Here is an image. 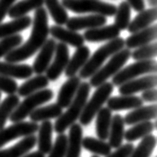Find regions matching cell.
Returning <instances> with one entry per match:
<instances>
[{
  "label": "cell",
  "mask_w": 157,
  "mask_h": 157,
  "mask_svg": "<svg viewBox=\"0 0 157 157\" xmlns=\"http://www.w3.org/2000/svg\"><path fill=\"white\" fill-rule=\"evenodd\" d=\"M49 34L48 15L46 9L43 7L36 9L32 20V31L28 40L18 47L14 48L4 56L5 61L8 62H21L28 59L42 47L47 40Z\"/></svg>",
  "instance_id": "obj_1"
},
{
  "label": "cell",
  "mask_w": 157,
  "mask_h": 157,
  "mask_svg": "<svg viewBox=\"0 0 157 157\" xmlns=\"http://www.w3.org/2000/svg\"><path fill=\"white\" fill-rule=\"evenodd\" d=\"M91 86L88 82H81L77 89L73 100L71 101L69 106L67 107V110L64 113L56 118V122L53 126V130H55L56 133H64V131L70 125L75 123V121L78 119L80 114L87 102L88 96H89Z\"/></svg>",
  "instance_id": "obj_2"
},
{
  "label": "cell",
  "mask_w": 157,
  "mask_h": 157,
  "mask_svg": "<svg viewBox=\"0 0 157 157\" xmlns=\"http://www.w3.org/2000/svg\"><path fill=\"white\" fill-rule=\"evenodd\" d=\"M124 39L119 36L100 46L94 52L92 56L88 58L86 63L84 64V66L80 69V71L78 72L79 77L81 79L90 78L102 66L104 61L108 57H111L113 54H115L116 52L121 50L122 48H124Z\"/></svg>",
  "instance_id": "obj_3"
},
{
  "label": "cell",
  "mask_w": 157,
  "mask_h": 157,
  "mask_svg": "<svg viewBox=\"0 0 157 157\" xmlns=\"http://www.w3.org/2000/svg\"><path fill=\"white\" fill-rule=\"evenodd\" d=\"M114 85L111 82L105 81L101 85L96 87V90L93 93L92 97L89 101L85 103V106L79 116V122L83 126H87L91 123L93 118L100 110L103 105L105 104L107 99L110 97L111 93L113 92Z\"/></svg>",
  "instance_id": "obj_4"
},
{
  "label": "cell",
  "mask_w": 157,
  "mask_h": 157,
  "mask_svg": "<svg viewBox=\"0 0 157 157\" xmlns=\"http://www.w3.org/2000/svg\"><path fill=\"white\" fill-rule=\"evenodd\" d=\"M130 57H131V51L128 48H122L121 50L113 54L108 62L101 66L90 77V86L97 87L107 81L123 67V65H125Z\"/></svg>",
  "instance_id": "obj_5"
},
{
  "label": "cell",
  "mask_w": 157,
  "mask_h": 157,
  "mask_svg": "<svg viewBox=\"0 0 157 157\" xmlns=\"http://www.w3.org/2000/svg\"><path fill=\"white\" fill-rule=\"evenodd\" d=\"M53 98V91L51 89H41L37 92L26 96L22 102H19L16 108L11 113L9 117L10 121L13 123L19 121H23L26 117L29 116V114L32 112L37 107L44 104L48 101H50Z\"/></svg>",
  "instance_id": "obj_6"
},
{
  "label": "cell",
  "mask_w": 157,
  "mask_h": 157,
  "mask_svg": "<svg viewBox=\"0 0 157 157\" xmlns=\"http://www.w3.org/2000/svg\"><path fill=\"white\" fill-rule=\"evenodd\" d=\"M61 4L75 13H94L105 17L114 16L117 9L114 4L100 0H63Z\"/></svg>",
  "instance_id": "obj_7"
},
{
  "label": "cell",
  "mask_w": 157,
  "mask_h": 157,
  "mask_svg": "<svg viewBox=\"0 0 157 157\" xmlns=\"http://www.w3.org/2000/svg\"><path fill=\"white\" fill-rule=\"evenodd\" d=\"M157 71V62L153 59L138 60L128 66L122 67L115 75L112 76V84L114 86H120L121 84L129 80L139 77L144 74H154Z\"/></svg>",
  "instance_id": "obj_8"
},
{
  "label": "cell",
  "mask_w": 157,
  "mask_h": 157,
  "mask_svg": "<svg viewBox=\"0 0 157 157\" xmlns=\"http://www.w3.org/2000/svg\"><path fill=\"white\" fill-rule=\"evenodd\" d=\"M38 127L39 125L37 124V122L19 121L6 128H2L0 130V148L19 137H25L31 134H35Z\"/></svg>",
  "instance_id": "obj_9"
},
{
  "label": "cell",
  "mask_w": 157,
  "mask_h": 157,
  "mask_svg": "<svg viewBox=\"0 0 157 157\" xmlns=\"http://www.w3.org/2000/svg\"><path fill=\"white\" fill-rule=\"evenodd\" d=\"M54 60L51 64H49L46 72V77L49 81H55L60 75L63 73L66 68L68 61H69V49L67 44L59 42L56 43V48L54 52Z\"/></svg>",
  "instance_id": "obj_10"
},
{
  "label": "cell",
  "mask_w": 157,
  "mask_h": 157,
  "mask_svg": "<svg viewBox=\"0 0 157 157\" xmlns=\"http://www.w3.org/2000/svg\"><path fill=\"white\" fill-rule=\"evenodd\" d=\"M157 84V76L156 73L149 74L142 77H136L134 79L121 84L119 87V93L121 95H132L140 91H144L149 88L156 87Z\"/></svg>",
  "instance_id": "obj_11"
},
{
  "label": "cell",
  "mask_w": 157,
  "mask_h": 157,
  "mask_svg": "<svg viewBox=\"0 0 157 157\" xmlns=\"http://www.w3.org/2000/svg\"><path fill=\"white\" fill-rule=\"evenodd\" d=\"M107 22V17L99 14H92L87 15V16H75L68 18L65 25L68 29L73 30V31H78V30L83 29H91L99 26L105 25Z\"/></svg>",
  "instance_id": "obj_12"
},
{
  "label": "cell",
  "mask_w": 157,
  "mask_h": 157,
  "mask_svg": "<svg viewBox=\"0 0 157 157\" xmlns=\"http://www.w3.org/2000/svg\"><path fill=\"white\" fill-rule=\"evenodd\" d=\"M55 48L56 42L53 38L45 41V43L39 49V54L37 55L36 59L33 62L32 69L34 73L42 74L47 70L49 64H50L53 56H54Z\"/></svg>",
  "instance_id": "obj_13"
},
{
  "label": "cell",
  "mask_w": 157,
  "mask_h": 157,
  "mask_svg": "<svg viewBox=\"0 0 157 157\" xmlns=\"http://www.w3.org/2000/svg\"><path fill=\"white\" fill-rule=\"evenodd\" d=\"M120 30L115 25H103L99 27L87 29L84 33V40L87 42H103L110 41L119 36Z\"/></svg>",
  "instance_id": "obj_14"
},
{
  "label": "cell",
  "mask_w": 157,
  "mask_h": 157,
  "mask_svg": "<svg viewBox=\"0 0 157 157\" xmlns=\"http://www.w3.org/2000/svg\"><path fill=\"white\" fill-rule=\"evenodd\" d=\"M157 38V25L151 24L148 27L132 33L127 39L124 40L126 47L128 49H135L142 45L151 43Z\"/></svg>",
  "instance_id": "obj_15"
},
{
  "label": "cell",
  "mask_w": 157,
  "mask_h": 157,
  "mask_svg": "<svg viewBox=\"0 0 157 157\" xmlns=\"http://www.w3.org/2000/svg\"><path fill=\"white\" fill-rule=\"evenodd\" d=\"M49 34H51L53 38L59 40L62 43L71 45L73 47H79L84 44V37L80 33L70 29H65L60 25H52L49 27Z\"/></svg>",
  "instance_id": "obj_16"
},
{
  "label": "cell",
  "mask_w": 157,
  "mask_h": 157,
  "mask_svg": "<svg viewBox=\"0 0 157 157\" xmlns=\"http://www.w3.org/2000/svg\"><path fill=\"white\" fill-rule=\"evenodd\" d=\"M81 83V78L79 76H71L68 77V80L63 85L61 86L58 96H57V104H58L61 108H67L71 101L73 100L77 89Z\"/></svg>",
  "instance_id": "obj_17"
},
{
  "label": "cell",
  "mask_w": 157,
  "mask_h": 157,
  "mask_svg": "<svg viewBox=\"0 0 157 157\" xmlns=\"http://www.w3.org/2000/svg\"><path fill=\"white\" fill-rule=\"evenodd\" d=\"M34 73L32 66L29 64H19L18 62H1L0 61V74L15 79H28Z\"/></svg>",
  "instance_id": "obj_18"
},
{
  "label": "cell",
  "mask_w": 157,
  "mask_h": 157,
  "mask_svg": "<svg viewBox=\"0 0 157 157\" xmlns=\"http://www.w3.org/2000/svg\"><path fill=\"white\" fill-rule=\"evenodd\" d=\"M107 107L111 111H121L127 109H134L143 105V100L136 95H120L107 99Z\"/></svg>",
  "instance_id": "obj_19"
},
{
  "label": "cell",
  "mask_w": 157,
  "mask_h": 157,
  "mask_svg": "<svg viewBox=\"0 0 157 157\" xmlns=\"http://www.w3.org/2000/svg\"><path fill=\"white\" fill-rule=\"evenodd\" d=\"M90 57V48L85 45L77 47L73 56L69 58L68 64L64 70V73L67 77H71L78 73L80 69L84 66L86 61Z\"/></svg>",
  "instance_id": "obj_20"
},
{
  "label": "cell",
  "mask_w": 157,
  "mask_h": 157,
  "mask_svg": "<svg viewBox=\"0 0 157 157\" xmlns=\"http://www.w3.org/2000/svg\"><path fill=\"white\" fill-rule=\"evenodd\" d=\"M83 130L81 124L70 125L69 135L67 136V150L65 157H80L82 148Z\"/></svg>",
  "instance_id": "obj_21"
},
{
  "label": "cell",
  "mask_w": 157,
  "mask_h": 157,
  "mask_svg": "<svg viewBox=\"0 0 157 157\" xmlns=\"http://www.w3.org/2000/svg\"><path fill=\"white\" fill-rule=\"evenodd\" d=\"M157 116V106L156 104L143 106L141 105L137 108H134V110L130 111L125 115L124 123L127 125H134L136 123L142 121H148L155 119Z\"/></svg>",
  "instance_id": "obj_22"
},
{
  "label": "cell",
  "mask_w": 157,
  "mask_h": 157,
  "mask_svg": "<svg viewBox=\"0 0 157 157\" xmlns=\"http://www.w3.org/2000/svg\"><path fill=\"white\" fill-rule=\"evenodd\" d=\"M157 18V8L151 7L149 9H144L138 12L135 18L129 22L127 30L130 33H135L139 30L148 27L155 22Z\"/></svg>",
  "instance_id": "obj_23"
},
{
  "label": "cell",
  "mask_w": 157,
  "mask_h": 157,
  "mask_svg": "<svg viewBox=\"0 0 157 157\" xmlns=\"http://www.w3.org/2000/svg\"><path fill=\"white\" fill-rule=\"evenodd\" d=\"M32 24V19L28 15L14 18V20L6 23H0V39L18 34L27 29Z\"/></svg>",
  "instance_id": "obj_24"
},
{
  "label": "cell",
  "mask_w": 157,
  "mask_h": 157,
  "mask_svg": "<svg viewBox=\"0 0 157 157\" xmlns=\"http://www.w3.org/2000/svg\"><path fill=\"white\" fill-rule=\"evenodd\" d=\"M36 143L37 137L34 134L25 136L14 146L0 150V157H21L31 150Z\"/></svg>",
  "instance_id": "obj_25"
},
{
  "label": "cell",
  "mask_w": 157,
  "mask_h": 157,
  "mask_svg": "<svg viewBox=\"0 0 157 157\" xmlns=\"http://www.w3.org/2000/svg\"><path fill=\"white\" fill-rule=\"evenodd\" d=\"M48 84H49V80L46 77V75L37 74V76H35V77H30L27 81H25L23 84H21L17 88L18 96L26 97L34 92H37V91L46 88L48 86Z\"/></svg>",
  "instance_id": "obj_26"
},
{
  "label": "cell",
  "mask_w": 157,
  "mask_h": 157,
  "mask_svg": "<svg viewBox=\"0 0 157 157\" xmlns=\"http://www.w3.org/2000/svg\"><path fill=\"white\" fill-rule=\"evenodd\" d=\"M124 119L119 114H115L112 116L109 129V145L111 148H118L122 145V141L124 139Z\"/></svg>",
  "instance_id": "obj_27"
},
{
  "label": "cell",
  "mask_w": 157,
  "mask_h": 157,
  "mask_svg": "<svg viewBox=\"0 0 157 157\" xmlns=\"http://www.w3.org/2000/svg\"><path fill=\"white\" fill-rule=\"evenodd\" d=\"M37 144L38 150L43 154H47L52 147V132L53 124L49 120L42 121L41 125L38 127Z\"/></svg>",
  "instance_id": "obj_28"
},
{
  "label": "cell",
  "mask_w": 157,
  "mask_h": 157,
  "mask_svg": "<svg viewBox=\"0 0 157 157\" xmlns=\"http://www.w3.org/2000/svg\"><path fill=\"white\" fill-rule=\"evenodd\" d=\"M62 113V108L57 103H53V104H49L47 106L37 107L36 109H34L29 114V117L30 120L33 122H39L50 119H56Z\"/></svg>",
  "instance_id": "obj_29"
},
{
  "label": "cell",
  "mask_w": 157,
  "mask_h": 157,
  "mask_svg": "<svg viewBox=\"0 0 157 157\" xmlns=\"http://www.w3.org/2000/svg\"><path fill=\"white\" fill-rule=\"evenodd\" d=\"M44 4V0H20L15 2L8 11V16L10 18H18L24 16L30 11L40 8Z\"/></svg>",
  "instance_id": "obj_30"
},
{
  "label": "cell",
  "mask_w": 157,
  "mask_h": 157,
  "mask_svg": "<svg viewBox=\"0 0 157 157\" xmlns=\"http://www.w3.org/2000/svg\"><path fill=\"white\" fill-rule=\"evenodd\" d=\"M156 129V122L142 121L139 123L134 124L131 128H129L127 131H124V138L128 142H133L137 139L143 138L148 134H150L153 130Z\"/></svg>",
  "instance_id": "obj_31"
},
{
  "label": "cell",
  "mask_w": 157,
  "mask_h": 157,
  "mask_svg": "<svg viewBox=\"0 0 157 157\" xmlns=\"http://www.w3.org/2000/svg\"><path fill=\"white\" fill-rule=\"evenodd\" d=\"M95 116H96V134L98 138L101 140L108 139L111 119H112L111 110L108 107H102Z\"/></svg>",
  "instance_id": "obj_32"
},
{
  "label": "cell",
  "mask_w": 157,
  "mask_h": 157,
  "mask_svg": "<svg viewBox=\"0 0 157 157\" xmlns=\"http://www.w3.org/2000/svg\"><path fill=\"white\" fill-rule=\"evenodd\" d=\"M44 3L56 25H65L69 16L65 7L61 4L59 0H44Z\"/></svg>",
  "instance_id": "obj_33"
},
{
  "label": "cell",
  "mask_w": 157,
  "mask_h": 157,
  "mask_svg": "<svg viewBox=\"0 0 157 157\" xmlns=\"http://www.w3.org/2000/svg\"><path fill=\"white\" fill-rule=\"evenodd\" d=\"M82 147L89 152L95 153L96 155L106 156L111 152V146L108 142H105V140H101L99 138L97 139L90 136L82 138Z\"/></svg>",
  "instance_id": "obj_34"
},
{
  "label": "cell",
  "mask_w": 157,
  "mask_h": 157,
  "mask_svg": "<svg viewBox=\"0 0 157 157\" xmlns=\"http://www.w3.org/2000/svg\"><path fill=\"white\" fill-rule=\"evenodd\" d=\"M19 96L16 94H9L4 100L0 103V130L4 128L7 120L9 119L11 113L19 104Z\"/></svg>",
  "instance_id": "obj_35"
},
{
  "label": "cell",
  "mask_w": 157,
  "mask_h": 157,
  "mask_svg": "<svg viewBox=\"0 0 157 157\" xmlns=\"http://www.w3.org/2000/svg\"><path fill=\"white\" fill-rule=\"evenodd\" d=\"M115 17H114V25L121 30H126L129 25V22L131 21V7L127 3V1L120 2L119 6L117 7Z\"/></svg>",
  "instance_id": "obj_36"
},
{
  "label": "cell",
  "mask_w": 157,
  "mask_h": 157,
  "mask_svg": "<svg viewBox=\"0 0 157 157\" xmlns=\"http://www.w3.org/2000/svg\"><path fill=\"white\" fill-rule=\"evenodd\" d=\"M156 146V137L148 134L143 137L138 146L133 149L131 155L129 157H150L153 150Z\"/></svg>",
  "instance_id": "obj_37"
},
{
  "label": "cell",
  "mask_w": 157,
  "mask_h": 157,
  "mask_svg": "<svg viewBox=\"0 0 157 157\" xmlns=\"http://www.w3.org/2000/svg\"><path fill=\"white\" fill-rule=\"evenodd\" d=\"M157 54V44L156 42L142 45L140 47H137L131 52V58L135 61L138 60H149L156 57Z\"/></svg>",
  "instance_id": "obj_38"
},
{
  "label": "cell",
  "mask_w": 157,
  "mask_h": 157,
  "mask_svg": "<svg viewBox=\"0 0 157 157\" xmlns=\"http://www.w3.org/2000/svg\"><path fill=\"white\" fill-rule=\"evenodd\" d=\"M22 41L23 38L20 34H15V35L0 39V58L4 57L14 48L18 47L22 43Z\"/></svg>",
  "instance_id": "obj_39"
},
{
  "label": "cell",
  "mask_w": 157,
  "mask_h": 157,
  "mask_svg": "<svg viewBox=\"0 0 157 157\" xmlns=\"http://www.w3.org/2000/svg\"><path fill=\"white\" fill-rule=\"evenodd\" d=\"M67 150V136L64 133H59L54 144H52L48 157H65Z\"/></svg>",
  "instance_id": "obj_40"
},
{
  "label": "cell",
  "mask_w": 157,
  "mask_h": 157,
  "mask_svg": "<svg viewBox=\"0 0 157 157\" xmlns=\"http://www.w3.org/2000/svg\"><path fill=\"white\" fill-rule=\"evenodd\" d=\"M18 84L13 78L7 77L5 75L0 74V91L6 94H14L17 92Z\"/></svg>",
  "instance_id": "obj_41"
},
{
  "label": "cell",
  "mask_w": 157,
  "mask_h": 157,
  "mask_svg": "<svg viewBox=\"0 0 157 157\" xmlns=\"http://www.w3.org/2000/svg\"><path fill=\"white\" fill-rule=\"evenodd\" d=\"M117 150L114 152H110L106 157H129L134 149L132 143H127L124 145H120L119 147L116 148Z\"/></svg>",
  "instance_id": "obj_42"
},
{
  "label": "cell",
  "mask_w": 157,
  "mask_h": 157,
  "mask_svg": "<svg viewBox=\"0 0 157 157\" xmlns=\"http://www.w3.org/2000/svg\"><path fill=\"white\" fill-rule=\"evenodd\" d=\"M17 0H0V23L8 13L9 9Z\"/></svg>",
  "instance_id": "obj_43"
},
{
  "label": "cell",
  "mask_w": 157,
  "mask_h": 157,
  "mask_svg": "<svg viewBox=\"0 0 157 157\" xmlns=\"http://www.w3.org/2000/svg\"><path fill=\"white\" fill-rule=\"evenodd\" d=\"M141 99L146 102H155L157 99V91L154 88H149L142 91V95H141Z\"/></svg>",
  "instance_id": "obj_44"
},
{
  "label": "cell",
  "mask_w": 157,
  "mask_h": 157,
  "mask_svg": "<svg viewBox=\"0 0 157 157\" xmlns=\"http://www.w3.org/2000/svg\"><path fill=\"white\" fill-rule=\"evenodd\" d=\"M127 3L131 7V9H134L137 12H140L145 9L144 0H127Z\"/></svg>",
  "instance_id": "obj_45"
},
{
  "label": "cell",
  "mask_w": 157,
  "mask_h": 157,
  "mask_svg": "<svg viewBox=\"0 0 157 157\" xmlns=\"http://www.w3.org/2000/svg\"><path fill=\"white\" fill-rule=\"evenodd\" d=\"M21 157H45V154H43V153H41L39 150H38V151H34V152L29 153V154H24Z\"/></svg>",
  "instance_id": "obj_46"
},
{
  "label": "cell",
  "mask_w": 157,
  "mask_h": 157,
  "mask_svg": "<svg viewBox=\"0 0 157 157\" xmlns=\"http://www.w3.org/2000/svg\"><path fill=\"white\" fill-rule=\"evenodd\" d=\"M148 3H149V5H150L151 7H156L157 0H148Z\"/></svg>",
  "instance_id": "obj_47"
},
{
  "label": "cell",
  "mask_w": 157,
  "mask_h": 157,
  "mask_svg": "<svg viewBox=\"0 0 157 157\" xmlns=\"http://www.w3.org/2000/svg\"><path fill=\"white\" fill-rule=\"evenodd\" d=\"M91 157H98L97 155H93V156H91Z\"/></svg>",
  "instance_id": "obj_48"
},
{
  "label": "cell",
  "mask_w": 157,
  "mask_h": 157,
  "mask_svg": "<svg viewBox=\"0 0 157 157\" xmlns=\"http://www.w3.org/2000/svg\"><path fill=\"white\" fill-rule=\"evenodd\" d=\"M0 99H1V93H0Z\"/></svg>",
  "instance_id": "obj_49"
}]
</instances>
